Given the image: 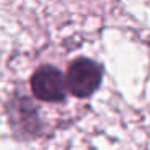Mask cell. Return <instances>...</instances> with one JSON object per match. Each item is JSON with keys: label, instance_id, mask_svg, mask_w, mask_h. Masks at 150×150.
I'll use <instances>...</instances> for the list:
<instances>
[{"label": "cell", "instance_id": "obj_2", "mask_svg": "<svg viewBox=\"0 0 150 150\" xmlns=\"http://www.w3.org/2000/svg\"><path fill=\"white\" fill-rule=\"evenodd\" d=\"M31 89L34 95L45 102H62L65 98V78L62 71L50 65L40 66L31 78Z\"/></svg>", "mask_w": 150, "mask_h": 150}, {"label": "cell", "instance_id": "obj_1", "mask_svg": "<svg viewBox=\"0 0 150 150\" xmlns=\"http://www.w3.org/2000/svg\"><path fill=\"white\" fill-rule=\"evenodd\" d=\"M102 82V68L89 58H78L69 65L66 73V86L76 97H89Z\"/></svg>", "mask_w": 150, "mask_h": 150}]
</instances>
